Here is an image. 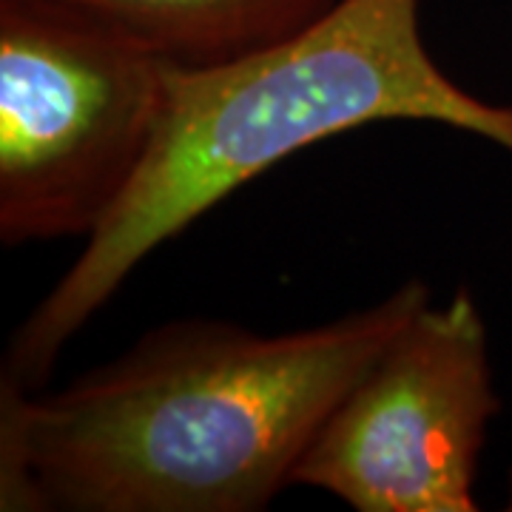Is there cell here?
Returning <instances> with one entry per match:
<instances>
[{
    "label": "cell",
    "mask_w": 512,
    "mask_h": 512,
    "mask_svg": "<svg viewBox=\"0 0 512 512\" xmlns=\"http://www.w3.org/2000/svg\"><path fill=\"white\" fill-rule=\"evenodd\" d=\"M421 279L293 333L180 319L60 390L0 382V510L259 512L427 308Z\"/></svg>",
    "instance_id": "6da1fadb"
},
{
    "label": "cell",
    "mask_w": 512,
    "mask_h": 512,
    "mask_svg": "<svg viewBox=\"0 0 512 512\" xmlns=\"http://www.w3.org/2000/svg\"><path fill=\"white\" fill-rule=\"evenodd\" d=\"M501 402L467 288L421 308L333 407L293 484L356 512H473L478 458Z\"/></svg>",
    "instance_id": "277c9868"
},
{
    "label": "cell",
    "mask_w": 512,
    "mask_h": 512,
    "mask_svg": "<svg viewBox=\"0 0 512 512\" xmlns=\"http://www.w3.org/2000/svg\"><path fill=\"white\" fill-rule=\"evenodd\" d=\"M171 69L63 0H0V239H86L160 137Z\"/></svg>",
    "instance_id": "3957f363"
},
{
    "label": "cell",
    "mask_w": 512,
    "mask_h": 512,
    "mask_svg": "<svg viewBox=\"0 0 512 512\" xmlns=\"http://www.w3.org/2000/svg\"><path fill=\"white\" fill-rule=\"evenodd\" d=\"M382 120L461 128L512 151V106L444 74L421 37V0H336L254 55L171 69L137 183L12 333L0 379L43 390L66 345L163 242L302 148Z\"/></svg>",
    "instance_id": "7a4b0ae2"
},
{
    "label": "cell",
    "mask_w": 512,
    "mask_h": 512,
    "mask_svg": "<svg viewBox=\"0 0 512 512\" xmlns=\"http://www.w3.org/2000/svg\"><path fill=\"white\" fill-rule=\"evenodd\" d=\"M174 69H211L268 49L336 0H63Z\"/></svg>",
    "instance_id": "5b68a950"
}]
</instances>
